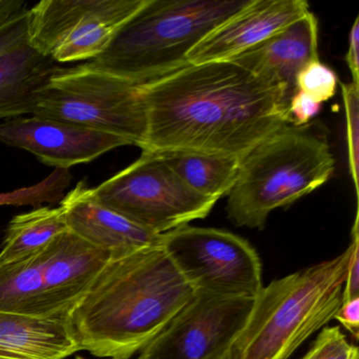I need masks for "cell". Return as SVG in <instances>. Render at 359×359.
Returning a JSON list of instances; mask_svg holds the SVG:
<instances>
[{"instance_id": "obj_1", "label": "cell", "mask_w": 359, "mask_h": 359, "mask_svg": "<svg viewBox=\"0 0 359 359\" xmlns=\"http://www.w3.org/2000/svg\"><path fill=\"white\" fill-rule=\"evenodd\" d=\"M147 140L142 150H189L243 158L289 125L280 88L232 60L188 65L142 86Z\"/></svg>"}, {"instance_id": "obj_2", "label": "cell", "mask_w": 359, "mask_h": 359, "mask_svg": "<svg viewBox=\"0 0 359 359\" xmlns=\"http://www.w3.org/2000/svg\"><path fill=\"white\" fill-rule=\"evenodd\" d=\"M195 290L161 245L112 258L70 315L81 350L130 359L151 344Z\"/></svg>"}, {"instance_id": "obj_3", "label": "cell", "mask_w": 359, "mask_h": 359, "mask_svg": "<svg viewBox=\"0 0 359 359\" xmlns=\"http://www.w3.org/2000/svg\"><path fill=\"white\" fill-rule=\"evenodd\" d=\"M251 0H147L92 66L140 86L188 66L193 48Z\"/></svg>"}, {"instance_id": "obj_4", "label": "cell", "mask_w": 359, "mask_h": 359, "mask_svg": "<svg viewBox=\"0 0 359 359\" xmlns=\"http://www.w3.org/2000/svg\"><path fill=\"white\" fill-rule=\"evenodd\" d=\"M348 249L271 281L256 296L231 359H287L334 319L342 304Z\"/></svg>"}, {"instance_id": "obj_5", "label": "cell", "mask_w": 359, "mask_h": 359, "mask_svg": "<svg viewBox=\"0 0 359 359\" xmlns=\"http://www.w3.org/2000/svg\"><path fill=\"white\" fill-rule=\"evenodd\" d=\"M335 161L312 125H287L241 159L226 213L237 226L262 230L271 212L287 208L331 178Z\"/></svg>"}, {"instance_id": "obj_6", "label": "cell", "mask_w": 359, "mask_h": 359, "mask_svg": "<svg viewBox=\"0 0 359 359\" xmlns=\"http://www.w3.org/2000/svg\"><path fill=\"white\" fill-rule=\"evenodd\" d=\"M112 258L110 252L67 231L35 255L0 266V311L70 316Z\"/></svg>"}, {"instance_id": "obj_7", "label": "cell", "mask_w": 359, "mask_h": 359, "mask_svg": "<svg viewBox=\"0 0 359 359\" xmlns=\"http://www.w3.org/2000/svg\"><path fill=\"white\" fill-rule=\"evenodd\" d=\"M33 115L107 132L140 149L146 144L148 125L142 86L90 62L58 67Z\"/></svg>"}, {"instance_id": "obj_8", "label": "cell", "mask_w": 359, "mask_h": 359, "mask_svg": "<svg viewBox=\"0 0 359 359\" xmlns=\"http://www.w3.org/2000/svg\"><path fill=\"white\" fill-rule=\"evenodd\" d=\"M92 193L102 205L161 235L207 217L217 203L191 190L154 153L146 150Z\"/></svg>"}, {"instance_id": "obj_9", "label": "cell", "mask_w": 359, "mask_h": 359, "mask_svg": "<svg viewBox=\"0 0 359 359\" xmlns=\"http://www.w3.org/2000/svg\"><path fill=\"white\" fill-rule=\"evenodd\" d=\"M147 0H43L29 9V46L54 62L93 60Z\"/></svg>"}, {"instance_id": "obj_10", "label": "cell", "mask_w": 359, "mask_h": 359, "mask_svg": "<svg viewBox=\"0 0 359 359\" xmlns=\"http://www.w3.org/2000/svg\"><path fill=\"white\" fill-rule=\"evenodd\" d=\"M161 247L195 291L256 298L264 287L255 248L229 231L187 224L161 235Z\"/></svg>"}, {"instance_id": "obj_11", "label": "cell", "mask_w": 359, "mask_h": 359, "mask_svg": "<svg viewBox=\"0 0 359 359\" xmlns=\"http://www.w3.org/2000/svg\"><path fill=\"white\" fill-rule=\"evenodd\" d=\"M255 298L195 291L140 359H219L249 320Z\"/></svg>"}, {"instance_id": "obj_12", "label": "cell", "mask_w": 359, "mask_h": 359, "mask_svg": "<svg viewBox=\"0 0 359 359\" xmlns=\"http://www.w3.org/2000/svg\"><path fill=\"white\" fill-rule=\"evenodd\" d=\"M0 142L28 151L56 169L91 163L119 147L132 146L107 132L34 115L0 123Z\"/></svg>"}, {"instance_id": "obj_13", "label": "cell", "mask_w": 359, "mask_h": 359, "mask_svg": "<svg viewBox=\"0 0 359 359\" xmlns=\"http://www.w3.org/2000/svg\"><path fill=\"white\" fill-rule=\"evenodd\" d=\"M304 0H251L188 54L189 65L226 62L256 47L308 13Z\"/></svg>"}, {"instance_id": "obj_14", "label": "cell", "mask_w": 359, "mask_h": 359, "mask_svg": "<svg viewBox=\"0 0 359 359\" xmlns=\"http://www.w3.org/2000/svg\"><path fill=\"white\" fill-rule=\"evenodd\" d=\"M318 60V22L309 11L231 60L266 83L280 88L290 102L296 92L298 73L306 65Z\"/></svg>"}, {"instance_id": "obj_15", "label": "cell", "mask_w": 359, "mask_h": 359, "mask_svg": "<svg viewBox=\"0 0 359 359\" xmlns=\"http://www.w3.org/2000/svg\"><path fill=\"white\" fill-rule=\"evenodd\" d=\"M69 231L90 245L123 257L140 250L161 245L155 234L100 203L92 189L81 182L60 201Z\"/></svg>"}, {"instance_id": "obj_16", "label": "cell", "mask_w": 359, "mask_h": 359, "mask_svg": "<svg viewBox=\"0 0 359 359\" xmlns=\"http://www.w3.org/2000/svg\"><path fill=\"white\" fill-rule=\"evenodd\" d=\"M79 351L70 316L0 311V359H66Z\"/></svg>"}, {"instance_id": "obj_17", "label": "cell", "mask_w": 359, "mask_h": 359, "mask_svg": "<svg viewBox=\"0 0 359 359\" xmlns=\"http://www.w3.org/2000/svg\"><path fill=\"white\" fill-rule=\"evenodd\" d=\"M57 68L29 45L0 57V118L33 115Z\"/></svg>"}, {"instance_id": "obj_18", "label": "cell", "mask_w": 359, "mask_h": 359, "mask_svg": "<svg viewBox=\"0 0 359 359\" xmlns=\"http://www.w3.org/2000/svg\"><path fill=\"white\" fill-rule=\"evenodd\" d=\"M150 152L163 161L191 190L217 201L228 196L241 165V158L226 155L189 150Z\"/></svg>"}, {"instance_id": "obj_19", "label": "cell", "mask_w": 359, "mask_h": 359, "mask_svg": "<svg viewBox=\"0 0 359 359\" xmlns=\"http://www.w3.org/2000/svg\"><path fill=\"white\" fill-rule=\"evenodd\" d=\"M69 231L62 207H39L12 218L0 251V266L22 262Z\"/></svg>"}, {"instance_id": "obj_20", "label": "cell", "mask_w": 359, "mask_h": 359, "mask_svg": "<svg viewBox=\"0 0 359 359\" xmlns=\"http://www.w3.org/2000/svg\"><path fill=\"white\" fill-rule=\"evenodd\" d=\"M72 180L70 170L55 169L35 186L20 189L13 192L0 193V205H32L39 208L43 203H60Z\"/></svg>"}, {"instance_id": "obj_21", "label": "cell", "mask_w": 359, "mask_h": 359, "mask_svg": "<svg viewBox=\"0 0 359 359\" xmlns=\"http://www.w3.org/2000/svg\"><path fill=\"white\" fill-rule=\"evenodd\" d=\"M342 100L346 114V149H348V168L358 196L359 173V85L352 83H341Z\"/></svg>"}, {"instance_id": "obj_22", "label": "cell", "mask_w": 359, "mask_h": 359, "mask_svg": "<svg viewBox=\"0 0 359 359\" xmlns=\"http://www.w3.org/2000/svg\"><path fill=\"white\" fill-rule=\"evenodd\" d=\"M338 77L336 73L318 60L310 62L300 70L295 79L296 91L317 104L331 100L337 91Z\"/></svg>"}, {"instance_id": "obj_23", "label": "cell", "mask_w": 359, "mask_h": 359, "mask_svg": "<svg viewBox=\"0 0 359 359\" xmlns=\"http://www.w3.org/2000/svg\"><path fill=\"white\" fill-rule=\"evenodd\" d=\"M300 359H359L358 348L351 344L340 327L321 330L310 350Z\"/></svg>"}, {"instance_id": "obj_24", "label": "cell", "mask_w": 359, "mask_h": 359, "mask_svg": "<svg viewBox=\"0 0 359 359\" xmlns=\"http://www.w3.org/2000/svg\"><path fill=\"white\" fill-rule=\"evenodd\" d=\"M29 9L0 25V57L29 45Z\"/></svg>"}, {"instance_id": "obj_25", "label": "cell", "mask_w": 359, "mask_h": 359, "mask_svg": "<svg viewBox=\"0 0 359 359\" xmlns=\"http://www.w3.org/2000/svg\"><path fill=\"white\" fill-rule=\"evenodd\" d=\"M348 260L346 266L342 302L359 297V231L358 212L355 216L354 224L351 231V243L348 247Z\"/></svg>"}, {"instance_id": "obj_26", "label": "cell", "mask_w": 359, "mask_h": 359, "mask_svg": "<svg viewBox=\"0 0 359 359\" xmlns=\"http://www.w3.org/2000/svg\"><path fill=\"white\" fill-rule=\"evenodd\" d=\"M321 104L313 102L308 96L300 91H296L287 106L289 125L293 127H304L309 125L318 114Z\"/></svg>"}, {"instance_id": "obj_27", "label": "cell", "mask_w": 359, "mask_h": 359, "mask_svg": "<svg viewBox=\"0 0 359 359\" xmlns=\"http://www.w3.org/2000/svg\"><path fill=\"white\" fill-rule=\"evenodd\" d=\"M334 319H336L351 335L354 336L355 340L358 339L359 297L351 298L342 302Z\"/></svg>"}, {"instance_id": "obj_28", "label": "cell", "mask_w": 359, "mask_h": 359, "mask_svg": "<svg viewBox=\"0 0 359 359\" xmlns=\"http://www.w3.org/2000/svg\"><path fill=\"white\" fill-rule=\"evenodd\" d=\"M359 18L355 20L348 37V49L346 62L352 75V83L359 85Z\"/></svg>"}, {"instance_id": "obj_29", "label": "cell", "mask_w": 359, "mask_h": 359, "mask_svg": "<svg viewBox=\"0 0 359 359\" xmlns=\"http://www.w3.org/2000/svg\"><path fill=\"white\" fill-rule=\"evenodd\" d=\"M27 9V4L22 0H0V25Z\"/></svg>"}, {"instance_id": "obj_30", "label": "cell", "mask_w": 359, "mask_h": 359, "mask_svg": "<svg viewBox=\"0 0 359 359\" xmlns=\"http://www.w3.org/2000/svg\"><path fill=\"white\" fill-rule=\"evenodd\" d=\"M219 359H231L230 353H228V354L224 355V357H222V358H219Z\"/></svg>"}, {"instance_id": "obj_31", "label": "cell", "mask_w": 359, "mask_h": 359, "mask_svg": "<svg viewBox=\"0 0 359 359\" xmlns=\"http://www.w3.org/2000/svg\"><path fill=\"white\" fill-rule=\"evenodd\" d=\"M76 359H88V358H85V357H83V356H79V357H77ZM112 359H116V358H112ZM137 359H140V357H138Z\"/></svg>"}]
</instances>
